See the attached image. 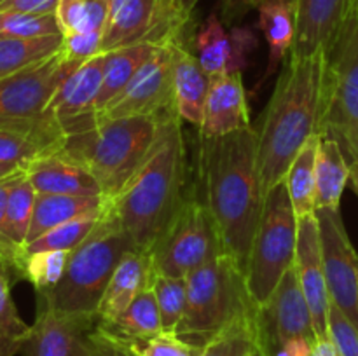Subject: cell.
Masks as SVG:
<instances>
[{
	"instance_id": "obj_42",
	"label": "cell",
	"mask_w": 358,
	"mask_h": 356,
	"mask_svg": "<svg viewBox=\"0 0 358 356\" xmlns=\"http://www.w3.org/2000/svg\"><path fill=\"white\" fill-rule=\"evenodd\" d=\"M10 285L13 281L7 276L6 269L0 265V332L23 341L30 332V325L21 320L20 313L14 306V300L10 297Z\"/></svg>"
},
{
	"instance_id": "obj_17",
	"label": "cell",
	"mask_w": 358,
	"mask_h": 356,
	"mask_svg": "<svg viewBox=\"0 0 358 356\" xmlns=\"http://www.w3.org/2000/svg\"><path fill=\"white\" fill-rule=\"evenodd\" d=\"M294 265H296L301 290H303L308 306H310L317 341L329 339L331 297H329L327 279H325L317 215H308L299 218Z\"/></svg>"
},
{
	"instance_id": "obj_37",
	"label": "cell",
	"mask_w": 358,
	"mask_h": 356,
	"mask_svg": "<svg viewBox=\"0 0 358 356\" xmlns=\"http://www.w3.org/2000/svg\"><path fill=\"white\" fill-rule=\"evenodd\" d=\"M21 171V170H20ZM16 171V173H20ZM16 173L0 180V265L6 269L10 281L24 279L23 265H24V248H20L13 243L7 232V198H9V188L13 184Z\"/></svg>"
},
{
	"instance_id": "obj_15",
	"label": "cell",
	"mask_w": 358,
	"mask_h": 356,
	"mask_svg": "<svg viewBox=\"0 0 358 356\" xmlns=\"http://www.w3.org/2000/svg\"><path fill=\"white\" fill-rule=\"evenodd\" d=\"M103 77V52L79 63L58 86L49 101L48 112L63 136L80 135L96 128V100Z\"/></svg>"
},
{
	"instance_id": "obj_19",
	"label": "cell",
	"mask_w": 358,
	"mask_h": 356,
	"mask_svg": "<svg viewBox=\"0 0 358 356\" xmlns=\"http://www.w3.org/2000/svg\"><path fill=\"white\" fill-rule=\"evenodd\" d=\"M350 10V0H296V40L290 58L325 54Z\"/></svg>"
},
{
	"instance_id": "obj_16",
	"label": "cell",
	"mask_w": 358,
	"mask_h": 356,
	"mask_svg": "<svg viewBox=\"0 0 358 356\" xmlns=\"http://www.w3.org/2000/svg\"><path fill=\"white\" fill-rule=\"evenodd\" d=\"M98 318L87 314L59 313L37 306L34 325L23 339L21 356H86L87 341Z\"/></svg>"
},
{
	"instance_id": "obj_27",
	"label": "cell",
	"mask_w": 358,
	"mask_h": 356,
	"mask_svg": "<svg viewBox=\"0 0 358 356\" xmlns=\"http://www.w3.org/2000/svg\"><path fill=\"white\" fill-rule=\"evenodd\" d=\"M98 328L117 341L147 339L163 332L159 306L150 286H147L119 316L110 321H98Z\"/></svg>"
},
{
	"instance_id": "obj_4",
	"label": "cell",
	"mask_w": 358,
	"mask_h": 356,
	"mask_svg": "<svg viewBox=\"0 0 358 356\" xmlns=\"http://www.w3.org/2000/svg\"><path fill=\"white\" fill-rule=\"evenodd\" d=\"M150 115L107 119L80 135L66 136L56 152L86 168L107 199L115 198L145 161L161 128Z\"/></svg>"
},
{
	"instance_id": "obj_23",
	"label": "cell",
	"mask_w": 358,
	"mask_h": 356,
	"mask_svg": "<svg viewBox=\"0 0 358 356\" xmlns=\"http://www.w3.org/2000/svg\"><path fill=\"white\" fill-rule=\"evenodd\" d=\"M152 278V260L149 251L129 250L121 258L112 274L110 283L105 290L98 306V321H110L126 311V307L150 286Z\"/></svg>"
},
{
	"instance_id": "obj_1",
	"label": "cell",
	"mask_w": 358,
	"mask_h": 356,
	"mask_svg": "<svg viewBox=\"0 0 358 356\" xmlns=\"http://www.w3.org/2000/svg\"><path fill=\"white\" fill-rule=\"evenodd\" d=\"M199 178L205 205L226 253L247 267L252 241L264 206L259 173V135L254 128L231 135L199 136Z\"/></svg>"
},
{
	"instance_id": "obj_31",
	"label": "cell",
	"mask_w": 358,
	"mask_h": 356,
	"mask_svg": "<svg viewBox=\"0 0 358 356\" xmlns=\"http://www.w3.org/2000/svg\"><path fill=\"white\" fill-rule=\"evenodd\" d=\"M110 0H59L56 20L63 35L103 34Z\"/></svg>"
},
{
	"instance_id": "obj_21",
	"label": "cell",
	"mask_w": 358,
	"mask_h": 356,
	"mask_svg": "<svg viewBox=\"0 0 358 356\" xmlns=\"http://www.w3.org/2000/svg\"><path fill=\"white\" fill-rule=\"evenodd\" d=\"M23 171L38 194L103 195L96 178L62 152L44 154Z\"/></svg>"
},
{
	"instance_id": "obj_44",
	"label": "cell",
	"mask_w": 358,
	"mask_h": 356,
	"mask_svg": "<svg viewBox=\"0 0 358 356\" xmlns=\"http://www.w3.org/2000/svg\"><path fill=\"white\" fill-rule=\"evenodd\" d=\"M86 356H135L124 344L115 341L108 334H105L101 328H94L87 341Z\"/></svg>"
},
{
	"instance_id": "obj_25",
	"label": "cell",
	"mask_w": 358,
	"mask_h": 356,
	"mask_svg": "<svg viewBox=\"0 0 358 356\" xmlns=\"http://www.w3.org/2000/svg\"><path fill=\"white\" fill-rule=\"evenodd\" d=\"M259 28L269 45L268 68L262 82L278 72L287 54H290L296 40V2L290 0H259Z\"/></svg>"
},
{
	"instance_id": "obj_11",
	"label": "cell",
	"mask_w": 358,
	"mask_h": 356,
	"mask_svg": "<svg viewBox=\"0 0 358 356\" xmlns=\"http://www.w3.org/2000/svg\"><path fill=\"white\" fill-rule=\"evenodd\" d=\"M187 23L173 0H110L101 52L143 42L182 40Z\"/></svg>"
},
{
	"instance_id": "obj_46",
	"label": "cell",
	"mask_w": 358,
	"mask_h": 356,
	"mask_svg": "<svg viewBox=\"0 0 358 356\" xmlns=\"http://www.w3.org/2000/svg\"><path fill=\"white\" fill-rule=\"evenodd\" d=\"M59 0H0V13L55 14Z\"/></svg>"
},
{
	"instance_id": "obj_48",
	"label": "cell",
	"mask_w": 358,
	"mask_h": 356,
	"mask_svg": "<svg viewBox=\"0 0 358 356\" xmlns=\"http://www.w3.org/2000/svg\"><path fill=\"white\" fill-rule=\"evenodd\" d=\"M23 341L0 332V356H14L20 353Z\"/></svg>"
},
{
	"instance_id": "obj_36",
	"label": "cell",
	"mask_w": 358,
	"mask_h": 356,
	"mask_svg": "<svg viewBox=\"0 0 358 356\" xmlns=\"http://www.w3.org/2000/svg\"><path fill=\"white\" fill-rule=\"evenodd\" d=\"M70 251L49 250L37 251V253L24 255L23 276L31 283L35 292H48L52 286L58 285L65 272Z\"/></svg>"
},
{
	"instance_id": "obj_39",
	"label": "cell",
	"mask_w": 358,
	"mask_h": 356,
	"mask_svg": "<svg viewBox=\"0 0 358 356\" xmlns=\"http://www.w3.org/2000/svg\"><path fill=\"white\" fill-rule=\"evenodd\" d=\"M121 344H124L135 356H201L203 353V348L199 346L191 344L178 335L164 334V332L154 337L122 341Z\"/></svg>"
},
{
	"instance_id": "obj_6",
	"label": "cell",
	"mask_w": 358,
	"mask_h": 356,
	"mask_svg": "<svg viewBox=\"0 0 358 356\" xmlns=\"http://www.w3.org/2000/svg\"><path fill=\"white\" fill-rule=\"evenodd\" d=\"M255 309L243 269L222 251L187 276V304L175 335L205 348L222 328Z\"/></svg>"
},
{
	"instance_id": "obj_20",
	"label": "cell",
	"mask_w": 358,
	"mask_h": 356,
	"mask_svg": "<svg viewBox=\"0 0 358 356\" xmlns=\"http://www.w3.org/2000/svg\"><path fill=\"white\" fill-rule=\"evenodd\" d=\"M247 128H250V110L241 73L212 77L199 136L215 138Z\"/></svg>"
},
{
	"instance_id": "obj_45",
	"label": "cell",
	"mask_w": 358,
	"mask_h": 356,
	"mask_svg": "<svg viewBox=\"0 0 358 356\" xmlns=\"http://www.w3.org/2000/svg\"><path fill=\"white\" fill-rule=\"evenodd\" d=\"M259 0H217L215 13L226 27H236L252 9H257Z\"/></svg>"
},
{
	"instance_id": "obj_40",
	"label": "cell",
	"mask_w": 358,
	"mask_h": 356,
	"mask_svg": "<svg viewBox=\"0 0 358 356\" xmlns=\"http://www.w3.org/2000/svg\"><path fill=\"white\" fill-rule=\"evenodd\" d=\"M44 154V150L27 136L10 131H0V164L16 168V170H24L31 161Z\"/></svg>"
},
{
	"instance_id": "obj_22",
	"label": "cell",
	"mask_w": 358,
	"mask_h": 356,
	"mask_svg": "<svg viewBox=\"0 0 358 356\" xmlns=\"http://www.w3.org/2000/svg\"><path fill=\"white\" fill-rule=\"evenodd\" d=\"M210 84L212 75L203 68L198 56L185 47L184 40H178L173 51V98L180 121L199 129Z\"/></svg>"
},
{
	"instance_id": "obj_55",
	"label": "cell",
	"mask_w": 358,
	"mask_h": 356,
	"mask_svg": "<svg viewBox=\"0 0 358 356\" xmlns=\"http://www.w3.org/2000/svg\"><path fill=\"white\" fill-rule=\"evenodd\" d=\"M290 2H296V0H290Z\"/></svg>"
},
{
	"instance_id": "obj_18",
	"label": "cell",
	"mask_w": 358,
	"mask_h": 356,
	"mask_svg": "<svg viewBox=\"0 0 358 356\" xmlns=\"http://www.w3.org/2000/svg\"><path fill=\"white\" fill-rule=\"evenodd\" d=\"M257 38L247 27H233L229 31L217 13L206 17L194 37V49L203 68L212 77L241 73L248 65V52Z\"/></svg>"
},
{
	"instance_id": "obj_38",
	"label": "cell",
	"mask_w": 358,
	"mask_h": 356,
	"mask_svg": "<svg viewBox=\"0 0 358 356\" xmlns=\"http://www.w3.org/2000/svg\"><path fill=\"white\" fill-rule=\"evenodd\" d=\"M62 34L56 14L0 13V37H44Z\"/></svg>"
},
{
	"instance_id": "obj_5",
	"label": "cell",
	"mask_w": 358,
	"mask_h": 356,
	"mask_svg": "<svg viewBox=\"0 0 358 356\" xmlns=\"http://www.w3.org/2000/svg\"><path fill=\"white\" fill-rule=\"evenodd\" d=\"M129 250H136L135 244L108 212L107 205L93 232L70 251L58 285L37 293V306L51 307L59 313L96 316L112 274Z\"/></svg>"
},
{
	"instance_id": "obj_12",
	"label": "cell",
	"mask_w": 358,
	"mask_h": 356,
	"mask_svg": "<svg viewBox=\"0 0 358 356\" xmlns=\"http://www.w3.org/2000/svg\"><path fill=\"white\" fill-rule=\"evenodd\" d=\"M173 42H164L156 47L149 59L133 75L128 86L105 105L98 114L100 121L107 119L150 115L159 121L178 117L173 98Z\"/></svg>"
},
{
	"instance_id": "obj_52",
	"label": "cell",
	"mask_w": 358,
	"mask_h": 356,
	"mask_svg": "<svg viewBox=\"0 0 358 356\" xmlns=\"http://www.w3.org/2000/svg\"><path fill=\"white\" fill-rule=\"evenodd\" d=\"M16 171H20V170H16V168L6 166V164H0V180H2V178H6V177H9V175L16 173Z\"/></svg>"
},
{
	"instance_id": "obj_10",
	"label": "cell",
	"mask_w": 358,
	"mask_h": 356,
	"mask_svg": "<svg viewBox=\"0 0 358 356\" xmlns=\"http://www.w3.org/2000/svg\"><path fill=\"white\" fill-rule=\"evenodd\" d=\"M222 251L219 230L205 202L196 198H184L150 246L149 255L154 272L187 278Z\"/></svg>"
},
{
	"instance_id": "obj_32",
	"label": "cell",
	"mask_w": 358,
	"mask_h": 356,
	"mask_svg": "<svg viewBox=\"0 0 358 356\" xmlns=\"http://www.w3.org/2000/svg\"><path fill=\"white\" fill-rule=\"evenodd\" d=\"M35 199H37V191L28 180L24 171L21 170L16 173L13 184L9 188V198H7V232L13 239L14 244L24 248L30 230L31 216H34Z\"/></svg>"
},
{
	"instance_id": "obj_28",
	"label": "cell",
	"mask_w": 358,
	"mask_h": 356,
	"mask_svg": "<svg viewBox=\"0 0 358 356\" xmlns=\"http://www.w3.org/2000/svg\"><path fill=\"white\" fill-rule=\"evenodd\" d=\"M159 44H135L128 47L115 49V51L103 52V77H101L100 94L96 100L98 114L110 103L133 79L140 66L152 56Z\"/></svg>"
},
{
	"instance_id": "obj_29",
	"label": "cell",
	"mask_w": 358,
	"mask_h": 356,
	"mask_svg": "<svg viewBox=\"0 0 358 356\" xmlns=\"http://www.w3.org/2000/svg\"><path fill=\"white\" fill-rule=\"evenodd\" d=\"M63 49V34L44 37H0V79L38 65Z\"/></svg>"
},
{
	"instance_id": "obj_35",
	"label": "cell",
	"mask_w": 358,
	"mask_h": 356,
	"mask_svg": "<svg viewBox=\"0 0 358 356\" xmlns=\"http://www.w3.org/2000/svg\"><path fill=\"white\" fill-rule=\"evenodd\" d=\"M101 216H86V218H77L72 222L62 223L55 227L44 236L37 237L35 241L28 243L24 246V255L37 253V251H49V250H63L72 251L73 248L79 246L98 225Z\"/></svg>"
},
{
	"instance_id": "obj_43",
	"label": "cell",
	"mask_w": 358,
	"mask_h": 356,
	"mask_svg": "<svg viewBox=\"0 0 358 356\" xmlns=\"http://www.w3.org/2000/svg\"><path fill=\"white\" fill-rule=\"evenodd\" d=\"M103 34H70L63 35V52L73 61H87L101 54Z\"/></svg>"
},
{
	"instance_id": "obj_3",
	"label": "cell",
	"mask_w": 358,
	"mask_h": 356,
	"mask_svg": "<svg viewBox=\"0 0 358 356\" xmlns=\"http://www.w3.org/2000/svg\"><path fill=\"white\" fill-rule=\"evenodd\" d=\"M185 164L180 119L163 121L149 156L122 191L108 199V212L136 250H150L184 201Z\"/></svg>"
},
{
	"instance_id": "obj_33",
	"label": "cell",
	"mask_w": 358,
	"mask_h": 356,
	"mask_svg": "<svg viewBox=\"0 0 358 356\" xmlns=\"http://www.w3.org/2000/svg\"><path fill=\"white\" fill-rule=\"evenodd\" d=\"M257 348L255 311L240 316L210 339L201 356H250Z\"/></svg>"
},
{
	"instance_id": "obj_8",
	"label": "cell",
	"mask_w": 358,
	"mask_h": 356,
	"mask_svg": "<svg viewBox=\"0 0 358 356\" xmlns=\"http://www.w3.org/2000/svg\"><path fill=\"white\" fill-rule=\"evenodd\" d=\"M299 218L294 212L285 180L268 191L245 267V283L255 307L271 297L294 265Z\"/></svg>"
},
{
	"instance_id": "obj_51",
	"label": "cell",
	"mask_w": 358,
	"mask_h": 356,
	"mask_svg": "<svg viewBox=\"0 0 358 356\" xmlns=\"http://www.w3.org/2000/svg\"><path fill=\"white\" fill-rule=\"evenodd\" d=\"M350 166H352V173H350V185H352L353 192H355L358 198V163H352Z\"/></svg>"
},
{
	"instance_id": "obj_13",
	"label": "cell",
	"mask_w": 358,
	"mask_h": 356,
	"mask_svg": "<svg viewBox=\"0 0 358 356\" xmlns=\"http://www.w3.org/2000/svg\"><path fill=\"white\" fill-rule=\"evenodd\" d=\"M331 302L358 328V253L350 241L339 209L315 212Z\"/></svg>"
},
{
	"instance_id": "obj_49",
	"label": "cell",
	"mask_w": 358,
	"mask_h": 356,
	"mask_svg": "<svg viewBox=\"0 0 358 356\" xmlns=\"http://www.w3.org/2000/svg\"><path fill=\"white\" fill-rule=\"evenodd\" d=\"M311 356H338V353H336L332 342L329 339H324V341L315 342Z\"/></svg>"
},
{
	"instance_id": "obj_53",
	"label": "cell",
	"mask_w": 358,
	"mask_h": 356,
	"mask_svg": "<svg viewBox=\"0 0 358 356\" xmlns=\"http://www.w3.org/2000/svg\"><path fill=\"white\" fill-rule=\"evenodd\" d=\"M250 356H266V355H264V353L261 351V349H259V348H255V349H254V353H252Z\"/></svg>"
},
{
	"instance_id": "obj_41",
	"label": "cell",
	"mask_w": 358,
	"mask_h": 356,
	"mask_svg": "<svg viewBox=\"0 0 358 356\" xmlns=\"http://www.w3.org/2000/svg\"><path fill=\"white\" fill-rule=\"evenodd\" d=\"M329 341L338 356H358V328L332 302L329 309Z\"/></svg>"
},
{
	"instance_id": "obj_30",
	"label": "cell",
	"mask_w": 358,
	"mask_h": 356,
	"mask_svg": "<svg viewBox=\"0 0 358 356\" xmlns=\"http://www.w3.org/2000/svg\"><path fill=\"white\" fill-rule=\"evenodd\" d=\"M320 140L322 135H315L301 149V152L292 161L285 175L287 191H289L297 218L315 215V212H317V206H315V188H317V185H315V161H317Z\"/></svg>"
},
{
	"instance_id": "obj_24",
	"label": "cell",
	"mask_w": 358,
	"mask_h": 356,
	"mask_svg": "<svg viewBox=\"0 0 358 356\" xmlns=\"http://www.w3.org/2000/svg\"><path fill=\"white\" fill-rule=\"evenodd\" d=\"M107 205L108 199L105 195L38 194L37 192L27 244L62 223L86 218V216H101L107 209Z\"/></svg>"
},
{
	"instance_id": "obj_54",
	"label": "cell",
	"mask_w": 358,
	"mask_h": 356,
	"mask_svg": "<svg viewBox=\"0 0 358 356\" xmlns=\"http://www.w3.org/2000/svg\"><path fill=\"white\" fill-rule=\"evenodd\" d=\"M350 9H358V0H350Z\"/></svg>"
},
{
	"instance_id": "obj_2",
	"label": "cell",
	"mask_w": 358,
	"mask_h": 356,
	"mask_svg": "<svg viewBox=\"0 0 358 356\" xmlns=\"http://www.w3.org/2000/svg\"><path fill=\"white\" fill-rule=\"evenodd\" d=\"M325 54L289 58L268 101L259 135V173L268 194L285 180L290 164L315 135H322Z\"/></svg>"
},
{
	"instance_id": "obj_47",
	"label": "cell",
	"mask_w": 358,
	"mask_h": 356,
	"mask_svg": "<svg viewBox=\"0 0 358 356\" xmlns=\"http://www.w3.org/2000/svg\"><path fill=\"white\" fill-rule=\"evenodd\" d=\"M315 341L306 337H294L280 344L269 356H311Z\"/></svg>"
},
{
	"instance_id": "obj_26",
	"label": "cell",
	"mask_w": 358,
	"mask_h": 356,
	"mask_svg": "<svg viewBox=\"0 0 358 356\" xmlns=\"http://www.w3.org/2000/svg\"><path fill=\"white\" fill-rule=\"evenodd\" d=\"M352 166L338 140L322 135L315 161V206L339 209L343 192L350 184Z\"/></svg>"
},
{
	"instance_id": "obj_50",
	"label": "cell",
	"mask_w": 358,
	"mask_h": 356,
	"mask_svg": "<svg viewBox=\"0 0 358 356\" xmlns=\"http://www.w3.org/2000/svg\"><path fill=\"white\" fill-rule=\"evenodd\" d=\"M199 0H173V3L177 6L178 13L182 14V17H184L185 21H191V16H192V10H194V7L198 6Z\"/></svg>"
},
{
	"instance_id": "obj_9",
	"label": "cell",
	"mask_w": 358,
	"mask_h": 356,
	"mask_svg": "<svg viewBox=\"0 0 358 356\" xmlns=\"http://www.w3.org/2000/svg\"><path fill=\"white\" fill-rule=\"evenodd\" d=\"M322 135L338 140L358 163V9H350L325 52Z\"/></svg>"
},
{
	"instance_id": "obj_34",
	"label": "cell",
	"mask_w": 358,
	"mask_h": 356,
	"mask_svg": "<svg viewBox=\"0 0 358 356\" xmlns=\"http://www.w3.org/2000/svg\"><path fill=\"white\" fill-rule=\"evenodd\" d=\"M150 288L154 290L159 306L163 332L175 334L184 318L185 304H187V278H173L152 271Z\"/></svg>"
},
{
	"instance_id": "obj_7",
	"label": "cell",
	"mask_w": 358,
	"mask_h": 356,
	"mask_svg": "<svg viewBox=\"0 0 358 356\" xmlns=\"http://www.w3.org/2000/svg\"><path fill=\"white\" fill-rule=\"evenodd\" d=\"M79 61L62 51L52 58L0 79V131L23 135L45 154L59 150L63 133L48 112L49 101L62 80Z\"/></svg>"
},
{
	"instance_id": "obj_14",
	"label": "cell",
	"mask_w": 358,
	"mask_h": 356,
	"mask_svg": "<svg viewBox=\"0 0 358 356\" xmlns=\"http://www.w3.org/2000/svg\"><path fill=\"white\" fill-rule=\"evenodd\" d=\"M255 332L257 348L266 356L294 337H306L317 342L313 318L301 290L296 265L285 272L271 297L255 309Z\"/></svg>"
}]
</instances>
